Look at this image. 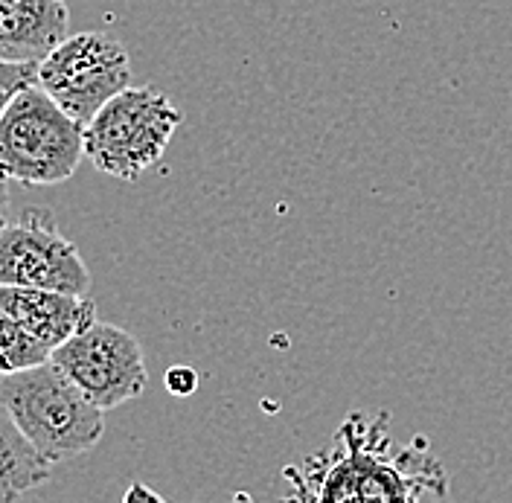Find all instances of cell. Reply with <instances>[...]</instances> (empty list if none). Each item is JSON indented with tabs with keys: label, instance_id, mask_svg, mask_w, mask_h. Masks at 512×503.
I'll return each mask as SVG.
<instances>
[{
	"label": "cell",
	"instance_id": "obj_1",
	"mask_svg": "<svg viewBox=\"0 0 512 503\" xmlns=\"http://www.w3.org/2000/svg\"><path fill=\"white\" fill-rule=\"evenodd\" d=\"M387 416L350 413L338 442L312 457L291 483L297 498L315 501H425L448 498V474L416 445H396L384 431Z\"/></svg>",
	"mask_w": 512,
	"mask_h": 503
},
{
	"label": "cell",
	"instance_id": "obj_2",
	"mask_svg": "<svg viewBox=\"0 0 512 503\" xmlns=\"http://www.w3.org/2000/svg\"><path fill=\"white\" fill-rule=\"evenodd\" d=\"M0 405L50 466L91 451L105 434V410L53 361L6 373L0 378Z\"/></svg>",
	"mask_w": 512,
	"mask_h": 503
},
{
	"label": "cell",
	"instance_id": "obj_3",
	"mask_svg": "<svg viewBox=\"0 0 512 503\" xmlns=\"http://www.w3.org/2000/svg\"><path fill=\"white\" fill-rule=\"evenodd\" d=\"M85 158V126L38 82L21 88L0 111V175L27 187H56Z\"/></svg>",
	"mask_w": 512,
	"mask_h": 503
},
{
	"label": "cell",
	"instance_id": "obj_4",
	"mask_svg": "<svg viewBox=\"0 0 512 503\" xmlns=\"http://www.w3.org/2000/svg\"><path fill=\"white\" fill-rule=\"evenodd\" d=\"M184 114L152 85H128L111 96L85 126V155L102 175L137 181L152 169Z\"/></svg>",
	"mask_w": 512,
	"mask_h": 503
},
{
	"label": "cell",
	"instance_id": "obj_5",
	"mask_svg": "<svg viewBox=\"0 0 512 503\" xmlns=\"http://www.w3.org/2000/svg\"><path fill=\"white\" fill-rule=\"evenodd\" d=\"M35 82L73 120L88 126L111 96L131 85V62L126 47L111 32H76L38 62Z\"/></svg>",
	"mask_w": 512,
	"mask_h": 503
},
{
	"label": "cell",
	"instance_id": "obj_6",
	"mask_svg": "<svg viewBox=\"0 0 512 503\" xmlns=\"http://www.w3.org/2000/svg\"><path fill=\"white\" fill-rule=\"evenodd\" d=\"M50 361L102 410L137 399L149 381L137 338L102 320H94L56 346Z\"/></svg>",
	"mask_w": 512,
	"mask_h": 503
},
{
	"label": "cell",
	"instance_id": "obj_7",
	"mask_svg": "<svg viewBox=\"0 0 512 503\" xmlns=\"http://www.w3.org/2000/svg\"><path fill=\"white\" fill-rule=\"evenodd\" d=\"M0 285L91 294V271L47 210H27L0 230Z\"/></svg>",
	"mask_w": 512,
	"mask_h": 503
},
{
	"label": "cell",
	"instance_id": "obj_8",
	"mask_svg": "<svg viewBox=\"0 0 512 503\" xmlns=\"http://www.w3.org/2000/svg\"><path fill=\"white\" fill-rule=\"evenodd\" d=\"M0 306L15 317L44 349L64 344L96 320V303L85 294H64L47 288L0 285Z\"/></svg>",
	"mask_w": 512,
	"mask_h": 503
},
{
	"label": "cell",
	"instance_id": "obj_9",
	"mask_svg": "<svg viewBox=\"0 0 512 503\" xmlns=\"http://www.w3.org/2000/svg\"><path fill=\"white\" fill-rule=\"evenodd\" d=\"M67 0H0V59L38 64L67 38Z\"/></svg>",
	"mask_w": 512,
	"mask_h": 503
},
{
	"label": "cell",
	"instance_id": "obj_10",
	"mask_svg": "<svg viewBox=\"0 0 512 503\" xmlns=\"http://www.w3.org/2000/svg\"><path fill=\"white\" fill-rule=\"evenodd\" d=\"M50 477V463L21 434L9 410L0 405V501H15Z\"/></svg>",
	"mask_w": 512,
	"mask_h": 503
},
{
	"label": "cell",
	"instance_id": "obj_11",
	"mask_svg": "<svg viewBox=\"0 0 512 503\" xmlns=\"http://www.w3.org/2000/svg\"><path fill=\"white\" fill-rule=\"evenodd\" d=\"M50 361V349L38 344L30 332L0 306V373H18Z\"/></svg>",
	"mask_w": 512,
	"mask_h": 503
},
{
	"label": "cell",
	"instance_id": "obj_12",
	"mask_svg": "<svg viewBox=\"0 0 512 503\" xmlns=\"http://www.w3.org/2000/svg\"><path fill=\"white\" fill-rule=\"evenodd\" d=\"M38 76V64L32 62H3L0 59V111L6 108V102L18 94L21 88H27Z\"/></svg>",
	"mask_w": 512,
	"mask_h": 503
},
{
	"label": "cell",
	"instance_id": "obj_13",
	"mask_svg": "<svg viewBox=\"0 0 512 503\" xmlns=\"http://www.w3.org/2000/svg\"><path fill=\"white\" fill-rule=\"evenodd\" d=\"M195 387H198V373L192 370V367H172L169 373H166V390L172 393V396H192L195 393Z\"/></svg>",
	"mask_w": 512,
	"mask_h": 503
},
{
	"label": "cell",
	"instance_id": "obj_14",
	"mask_svg": "<svg viewBox=\"0 0 512 503\" xmlns=\"http://www.w3.org/2000/svg\"><path fill=\"white\" fill-rule=\"evenodd\" d=\"M9 221V178L0 175V230L6 227Z\"/></svg>",
	"mask_w": 512,
	"mask_h": 503
},
{
	"label": "cell",
	"instance_id": "obj_15",
	"mask_svg": "<svg viewBox=\"0 0 512 503\" xmlns=\"http://www.w3.org/2000/svg\"><path fill=\"white\" fill-rule=\"evenodd\" d=\"M134 498H149V501H160V495L149 492V489H143V486H134V489H128L126 501H134Z\"/></svg>",
	"mask_w": 512,
	"mask_h": 503
},
{
	"label": "cell",
	"instance_id": "obj_16",
	"mask_svg": "<svg viewBox=\"0 0 512 503\" xmlns=\"http://www.w3.org/2000/svg\"><path fill=\"white\" fill-rule=\"evenodd\" d=\"M0 378H3V373H0Z\"/></svg>",
	"mask_w": 512,
	"mask_h": 503
}]
</instances>
